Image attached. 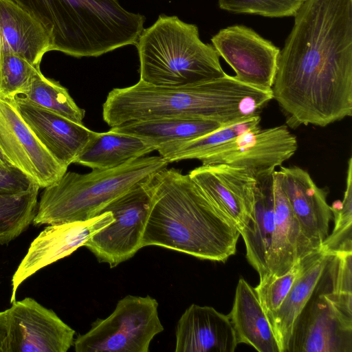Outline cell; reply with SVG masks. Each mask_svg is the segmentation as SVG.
Returning <instances> with one entry per match:
<instances>
[{"instance_id": "obj_26", "label": "cell", "mask_w": 352, "mask_h": 352, "mask_svg": "<svg viewBox=\"0 0 352 352\" xmlns=\"http://www.w3.org/2000/svg\"><path fill=\"white\" fill-rule=\"evenodd\" d=\"M13 100L27 102L82 124L85 111L72 98L58 82L45 77L37 69L28 86Z\"/></svg>"}, {"instance_id": "obj_22", "label": "cell", "mask_w": 352, "mask_h": 352, "mask_svg": "<svg viewBox=\"0 0 352 352\" xmlns=\"http://www.w3.org/2000/svg\"><path fill=\"white\" fill-rule=\"evenodd\" d=\"M331 256L320 250L302 258L300 276L278 309L267 318L280 352H286L294 322L311 297Z\"/></svg>"}, {"instance_id": "obj_15", "label": "cell", "mask_w": 352, "mask_h": 352, "mask_svg": "<svg viewBox=\"0 0 352 352\" xmlns=\"http://www.w3.org/2000/svg\"><path fill=\"white\" fill-rule=\"evenodd\" d=\"M278 171L280 186L303 236L315 251H320L329 235V222L333 219L327 192L300 167L281 166Z\"/></svg>"}, {"instance_id": "obj_33", "label": "cell", "mask_w": 352, "mask_h": 352, "mask_svg": "<svg viewBox=\"0 0 352 352\" xmlns=\"http://www.w3.org/2000/svg\"><path fill=\"white\" fill-rule=\"evenodd\" d=\"M7 331V311L6 310L0 312V352H2Z\"/></svg>"}, {"instance_id": "obj_2", "label": "cell", "mask_w": 352, "mask_h": 352, "mask_svg": "<svg viewBox=\"0 0 352 352\" xmlns=\"http://www.w3.org/2000/svg\"><path fill=\"white\" fill-rule=\"evenodd\" d=\"M151 180L153 199L142 248L157 245L218 262H225L235 254L239 230L188 175L166 168Z\"/></svg>"}, {"instance_id": "obj_6", "label": "cell", "mask_w": 352, "mask_h": 352, "mask_svg": "<svg viewBox=\"0 0 352 352\" xmlns=\"http://www.w3.org/2000/svg\"><path fill=\"white\" fill-rule=\"evenodd\" d=\"M163 330L155 298L127 295L73 344L76 352H148L153 338Z\"/></svg>"}, {"instance_id": "obj_21", "label": "cell", "mask_w": 352, "mask_h": 352, "mask_svg": "<svg viewBox=\"0 0 352 352\" xmlns=\"http://www.w3.org/2000/svg\"><path fill=\"white\" fill-rule=\"evenodd\" d=\"M228 316L238 344H247L259 352H280L255 288L243 278L237 283Z\"/></svg>"}, {"instance_id": "obj_25", "label": "cell", "mask_w": 352, "mask_h": 352, "mask_svg": "<svg viewBox=\"0 0 352 352\" xmlns=\"http://www.w3.org/2000/svg\"><path fill=\"white\" fill-rule=\"evenodd\" d=\"M260 122L259 114L246 117L196 139L161 146L157 151L168 163L191 159L201 160L243 132L259 127Z\"/></svg>"}, {"instance_id": "obj_14", "label": "cell", "mask_w": 352, "mask_h": 352, "mask_svg": "<svg viewBox=\"0 0 352 352\" xmlns=\"http://www.w3.org/2000/svg\"><path fill=\"white\" fill-rule=\"evenodd\" d=\"M189 177L212 204L239 230L254 204L256 179L248 170L224 164L195 168Z\"/></svg>"}, {"instance_id": "obj_29", "label": "cell", "mask_w": 352, "mask_h": 352, "mask_svg": "<svg viewBox=\"0 0 352 352\" xmlns=\"http://www.w3.org/2000/svg\"><path fill=\"white\" fill-rule=\"evenodd\" d=\"M38 68L10 51L0 50V97L13 100Z\"/></svg>"}, {"instance_id": "obj_7", "label": "cell", "mask_w": 352, "mask_h": 352, "mask_svg": "<svg viewBox=\"0 0 352 352\" xmlns=\"http://www.w3.org/2000/svg\"><path fill=\"white\" fill-rule=\"evenodd\" d=\"M151 177L104 208L100 213L111 212L113 222L93 235L83 245L99 262L109 264L111 268L130 259L142 248V236L153 199Z\"/></svg>"}, {"instance_id": "obj_16", "label": "cell", "mask_w": 352, "mask_h": 352, "mask_svg": "<svg viewBox=\"0 0 352 352\" xmlns=\"http://www.w3.org/2000/svg\"><path fill=\"white\" fill-rule=\"evenodd\" d=\"M25 124L39 142L64 168L75 162L94 131L45 109L13 100Z\"/></svg>"}, {"instance_id": "obj_17", "label": "cell", "mask_w": 352, "mask_h": 352, "mask_svg": "<svg viewBox=\"0 0 352 352\" xmlns=\"http://www.w3.org/2000/svg\"><path fill=\"white\" fill-rule=\"evenodd\" d=\"M237 345L228 315L212 307L192 304L177 323L176 352H233Z\"/></svg>"}, {"instance_id": "obj_13", "label": "cell", "mask_w": 352, "mask_h": 352, "mask_svg": "<svg viewBox=\"0 0 352 352\" xmlns=\"http://www.w3.org/2000/svg\"><path fill=\"white\" fill-rule=\"evenodd\" d=\"M113 219L111 212L104 211L85 221L47 226L32 242L12 276L10 302L15 301L16 291L24 280L43 267L72 254Z\"/></svg>"}, {"instance_id": "obj_11", "label": "cell", "mask_w": 352, "mask_h": 352, "mask_svg": "<svg viewBox=\"0 0 352 352\" xmlns=\"http://www.w3.org/2000/svg\"><path fill=\"white\" fill-rule=\"evenodd\" d=\"M211 41L219 56L234 69L238 80L272 89L280 51L271 41L241 25L221 30Z\"/></svg>"}, {"instance_id": "obj_28", "label": "cell", "mask_w": 352, "mask_h": 352, "mask_svg": "<svg viewBox=\"0 0 352 352\" xmlns=\"http://www.w3.org/2000/svg\"><path fill=\"white\" fill-rule=\"evenodd\" d=\"M346 184L343 200L331 206L334 228L320 250L328 255L352 252V157L348 161Z\"/></svg>"}, {"instance_id": "obj_9", "label": "cell", "mask_w": 352, "mask_h": 352, "mask_svg": "<svg viewBox=\"0 0 352 352\" xmlns=\"http://www.w3.org/2000/svg\"><path fill=\"white\" fill-rule=\"evenodd\" d=\"M297 148L296 137L287 125L259 126L243 132L200 161L204 165L224 164L243 168L257 177L274 171Z\"/></svg>"}, {"instance_id": "obj_32", "label": "cell", "mask_w": 352, "mask_h": 352, "mask_svg": "<svg viewBox=\"0 0 352 352\" xmlns=\"http://www.w3.org/2000/svg\"><path fill=\"white\" fill-rule=\"evenodd\" d=\"M36 186H38L19 168L0 166V194L24 193Z\"/></svg>"}, {"instance_id": "obj_34", "label": "cell", "mask_w": 352, "mask_h": 352, "mask_svg": "<svg viewBox=\"0 0 352 352\" xmlns=\"http://www.w3.org/2000/svg\"><path fill=\"white\" fill-rule=\"evenodd\" d=\"M0 166L3 167H12L14 166L6 156L3 153L1 148H0ZM15 167V166H14Z\"/></svg>"}, {"instance_id": "obj_27", "label": "cell", "mask_w": 352, "mask_h": 352, "mask_svg": "<svg viewBox=\"0 0 352 352\" xmlns=\"http://www.w3.org/2000/svg\"><path fill=\"white\" fill-rule=\"evenodd\" d=\"M40 187L16 195L0 194V243L7 244L32 222L38 206Z\"/></svg>"}, {"instance_id": "obj_20", "label": "cell", "mask_w": 352, "mask_h": 352, "mask_svg": "<svg viewBox=\"0 0 352 352\" xmlns=\"http://www.w3.org/2000/svg\"><path fill=\"white\" fill-rule=\"evenodd\" d=\"M51 47L48 33L34 18L12 1L0 0V50L39 67Z\"/></svg>"}, {"instance_id": "obj_24", "label": "cell", "mask_w": 352, "mask_h": 352, "mask_svg": "<svg viewBox=\"0 0 352 352\" xmlns=\"http://www.w3.org/2000/svg\"><path fill=\"white\" fill-rule=\"evenodd\" d=\"M228 124L205 118L173 117L131 121L111 130L144 138L157 149L165 144L196 139Z\"/></svg>"}, {"instance_id": "obj_23", "label": "cell", "mask_w": 352, "mask_h": 352, "mask_svg": "<svg viewBox=\"0 0 352 352\" xmlns=\"http://www.w3.org/2000/svg\"><path fill=\"white\" fill-rule=\"evenodd\" d=\"M156 150L154 144L137 135L112 130L94 132L74 163L92 170L111 169Z\"/></svg>"}, {"instance_id": "obj_31", "label": "cell", "mask_w": 352, "mask_h": 352, "mask_svg": "<svg viewBox=\"0 0 352 352\" xmlns=\"http://www.w3.org/2000/svg\"><path fill=\"white\" fill-rule=\"evenodd\" d=\"M306 0H219V8L234 13L267 17L294 16Z\"/></svg>"}, {"instance_id": "obj_1", "label": "cell", "mask_w": 352, "mask_h": 352, "mask_svg": "<svg viewBox=\"0 0 352 352\" xmlns=\"http://www.w3.org/2000/svg\"><path fill=\"white\" fill-rule=\"evenodd\" d=\"M280 52L273 98L293 129L352 116V0H306Z\"/></svg>"}, {"instance_id": "obj_8", "label": "cell", "mask_w": 352, "mask_h": 352, "mask_svg": "<svg viewBox=\"0 0 352 352\" xmlns=\"http://www.w3.org/2000/svg\"><path fill=\"white\" fill-rule=\"evenodd\" d=\"M286 352H352V318L327 297L320 279L294 322Z\"/></svg>"}, {"instance_id": "obj_5", "label": "cell", "mask_w": 352, "mask_h": 352, "mask_svg": "<svg viewBox=\"0 0 352 352\" xmlns=\"http://www.w3.org/2000/svg\"><path fill=\"white\" fill-rule=\"evenodd\" d=\"M168 164L161 156H144L111 169L85 174L66 171L44 188L32 223L40 226L89 219Z\"/></svg>"}, {"instance_id": "obj_12", "label": "cell", "mask_w": 352, "mask_h": 352, "mask_svg": "<svg viewBox=\"0 0 352 352\" xmlns=\"http://www.w3.org/2000/svg\"><path fill=\"white\" fill-rule=\"evenodd\" d=\"M0 148L10 163L40 188L51 185L67 171L25 124L13 101L1 97Z\"/></svg>"}, {"instance_id": "obj_4", "label": "cell", "mask_w": 352, "mask_h": 352, "mask_svg": "<svg viewBox=\"0 0 352 352\" xmlns=\"http://www.w3.org/2000/svg\"><path fill=\"white\" fill-rule=\"evenodd\" d=\"M140 80L155 86L184 87L221 78L219 54L199 38L198 28L176 16L161 14L135 44Z\"/></svg>"}, {"instance_id": "obj_19", "label": "cell", "mask_w": 352, "mask_h": 352, "mask_svg": "<svg viewBox=\"0 0 352 352\" xmlns=\"http://www.w3.org/2000/svg\"><path fill=\"white\" fill-rule=\"evenodd\" d=\"M273 173L257 177L251 215L239 231L243 239L246 258L260 280L268 276L267 258L275 228Z\"/></svg>"}, {"instance_id": "obj_10", "label": "cell", "mask_w": 352, "mask_h": 352, "mask_svg": "<svg viewBox=\"0 0 352 352\" xmlns=\"http://www.w3.org/2000/svg\"><path fill=\"white\" fill-rule=\"evenodd\" d=\"M6 311L2 352H66L74 344L75 331L33 298L15 300Z\"/></svg>"}, {"instance_id": "obj_3", "label": "cell", "mask_w": 352, "mask_h": 352, "mask_svg": "<svg viewBox=\"0 0 352 352\" xmlns=\"http://www.w3.org/2000/svg\"><path fill=\"white\" fill-rule=\"evenodd\" d=\"M273 99L272 89L258 88L226 74L184 87L143 82L112 89L102 106V118L111 127L162 118H199L230 123L259 114Z\"/></svg>"}, {"instance_id": "obj_18", "label": "cell", "mask_w": 352, "mask_h": 352, "mask_svg": "<svg viewBox=\"0 0 352 352\" xmlns=\"http://www.w3.org/2000/svg\"><path fill=\"white\" fill-rule=\"evenodd\" d=\"M275 228L267 258L270 276L279 277L299 260L316 252L303 236L298 220L280 186L278 170L273 173Z\"/></svg>"}, {"instance_id": "obj_30", "label": "cell", "mask_w": 352, "mask_h": 352, "mask_svg": "<svg viewBox=\"0 0 352 352\" xmlns=\"http://www.w3.org/2000/svg\"><path fill=\"white\" fill-rule=\"evenodd\" d=\"M302 269V261L300 259L285 274L279 277L268 276L261 279L259 284L254 287L267 318L278 309Z\"/></svg>"}]
</instances>
